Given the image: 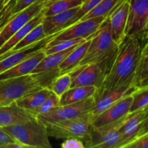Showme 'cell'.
I'll return each mask as SVG.
<instances>
[{
	"label": "cell",
	"instance_id": "4",
	"mask_svg": "<svg viewBox=\"0 0 148 148\" xmlns=\"http://www.w3.org/2000/svg\"><path fill=\"white\" fill-rule=\"evenodd\" d=\"M94 117L90 114L72 119L59 122L43 124L47 127L49 137L55 139L77 138L82 140L85 144L88 140L92 130Z\"/></svg>",
	"mask_w": 148,
	"mask_h": 148
},
{
	"label": "cell",
	"instance_id": "44",
	"mask_svg": "<svg viewBox=\"0 0 148 148\" xmlns=\"http://www.w3.org/2000/svg\"><path fill=\"white\" fill-rule=\"evenodd\" d=\"M73 1H82V3H83L84 1H86V0H73Z\"/></svg>",
	"mask_w": 148,
	"mask_h": 148
},
{
	"label": "cell",
	"instance_id": "9",
	"mask_svg": "<svg viewBox=\"0 0 148 148\" xmlns=\"http://www.w3.org/2000/svg\"><path fill=\"white\" fill-rule=\"evenodd\" d=\"M95 105V97L68 105L61 106L48 114L37 116V118L44 124L59 122L72 119L90 114Z\"/></svg>",
	"mask_w": 148,
	"mask_h": 148
},
{
	"label": "cell",
	"instance_id": "22",
	"mask_svg": "<svg viewBox=\"0 0 148 148\" xmlns=\"http://www.w3.org/2000/svg\"><path fill=\"white\" fill-rule=\"evenodd\" d=\"M97 88L95 86H79L70 88L60 97L61 105L75 103L93 96Z\"/></svg>",
	"mask_w": 148,
	"mask_h": 148
},
{
	"label": "cell",
	"instance_id": "39",
	"mask_svg": "<svg viewBox=\"0 0 148 148\" xmlns=\"http://www.w3.org/2000/svg\"><path fill=\"white\" fill-rule=\"evenodd\" d=\"M147 132H148V108L147 109V114H146L145 118V119L143 120V123H142L141 127H140V130H139V132H138V133H137V136H136L135 139L138 138V137H141V136L144 135V134H147ZM135 139H134V140H135Z\"/></svg>",
	"mask_w": 148,
	"mask_h": 148
},
{
	"label": "cell",
	"instance_id": "7",
	"mask_svg": "<svg viewBox=\"0 0 148 148\" xmlns=\"http://www.w3.org/2000/svg\"><path fill=\"white\" fill-rule=\"evenodd\" d=\"M126 36L148 40V0H130Z\"/></svg>",
	"mask_w": 148,
	"mask_h": 148
},
{
	"label": "cell",
	"instance_id": "28",
	"mask_svg": "<svg viewBox=\"0 0 148 148\" xmlns=\"http://www.w3.org/2000/svg\"><path fill=\"white\" fill-rule=\"evenodd\" d=\"M121 1V0H102L98 5L87 13L80 20L98 17H108L111 11Z\"/></svg>",
	"mask_w": 148,
	"mask_h": 148
},
{
	"label": "cell",
	"instance_id": "13",
	"mask_svg": "<svg viewBox=\"0 0 148 148\" xmlns=\"http://www.w3.org/2000/svg\"><path fill=\"white\" fill-rule=\"evenodd\" d=\"M132 103V96L131 93L124 95L107 109L94 117L92 127L94 128H98L124 118L130 114Z\"/></svg>",
	"mask_w": 148,
	"mask_h": 148
},
{
	"label": "cell",
	"instance_id": "12",
	"mask_svg": "<svg viewBox=\"0 0 148 148\" xmlns=\"http://www.w3.org/2000/svg\"><path fill=\"white\" fill-rule=\"evenodd\" d=\"M130 0H121L107 17L114 41L119 46L126 38Z\"/></svg>",
	"mask_w": 148,
	"mask_h": 148
},
{
	"label": "cell",
	"instance_id": "16",
	"mask_svg": "<svg viewBox=\"0 0 148 148\" xmlns=\"http://www.w3.org/2000/svg\"><path fill=\"white\" fill-rule=\"evenodd\" d=\"M56 35V34L49 36L46 38L42 40L41 41L36 43V44L33 45L30 47H27L26 49H23V50L18 51H16L14 53H11L10 55L3 57L2 59H0V74L8 70L9 69L13 67V66H15L16 64L20 63V62L23 61L24 59L35 54L39 50L43 49L46 46V44L53 38V37Z\"/></svg>",
	"mask_w": 148,
	"mask_h": 148
},
{
	"label": "cell",
	"instance_id": "27",
	"mask_svg": "<svg viewBox=\"0 0 148 148\" xmlns=\"http://www.w3.org/2000/svg\"><path fill=\"white\" fill-rule=\"evenodd\" d=\"M148 85V56L142 55L131 85L133 89Z\"/></svg>",
	"mask_w": 148,
	"mask_h": 148
},
{
	"label": "cell",
	"instance_id": "25",
	"mask_svg": "<svg viewBox=\"0 0 148 148\" xmlns=\"http://www.w3.org/2000/svg\"><path fill=\"white\" fill-rule=\"evenodd\" d=\"M79 44H80V43H79ZM78 45L72 46V47L69 48V49L62 51L56 52V53L46 55V56L40 61V63L37 65V66L35 68V69L33 71L32 73H37V72H40V71L47 70V69L59 67V64L66 59V56H67L68 55L75 49V47L78 46Z\"/></svg>",
	"mask_w": 148,
	"mask_h": 148
},
{
	"label": "cell",
	"instance_id": "41",
	"mask_svg": "<svg viewBox=\"0 0 148 148\" xmlns=\"http://www.w3.org/2000/svg\"><path fill=\"white\" fill-rule=\"evenodd\" d=\"M142 55H144V56H148V40L146 42L144 47H143V51H142Z\"/></svg>",
	"mask_w": 148,
	"mask_h": 148
},
{
	"label": "cell",
	"instance_id": "43",
	"mask_svg": "<svg viewBox=\"0 0 148 148\" xmlns=\"http://www.w3.org/2000/svg\"><path fill=\"white\" fill-rule=\"evenodd\" d=\"M53 1V0H44V2L47 3V2H49V1Z\"/></svg>",
	"mask_w": 148,
	"mask_h": 148
},
{
	"label": "cell",
	"instance_id": "10",
	"mask_svg": "<svg viewBox=\"0 0 148 148\" xmlns=\"http://www.w3.org/2000/svg\"><path fill=\"white\" fill-rule=\"evenodd\" d=\"M107 17H98L79 20L57 33L50 42L54 43L69 39H88L92 38L102 27Z\"/></svg>",
	"mask_w": 148,
	"mask_h": 148
},
{
	"label": "cell",
	"instance_id": "29",
	"mask_svg": "<svg viewBox=\"0 0 148 148\" xmlns=\"http://www.w3.org/2000/svg\"><path fill=\"white\" fill-rule=\"evenodd\" d=\"M31 75L40 88L50 89L53 82L59 75H61V73L59 68L56 67L40 71L37 73H32Z\"/></svg>",
	"mask_w": 148,
	"mask_h": 148
},
{
	"label": "cell",
	"instance_id": "18",
	"mask_svg": "<svg viewBox=\"0 0 148 148\" xmlns=\"http://www.w3.org/2000/svg\"><path fill=\"white\" fill-rule=\"evenodd\" d=\"M35 116L20 108L16 102L8 106H0V127L23 123L35 118Z\"/></svg>",
	"mask_w": 148,
	"mask_h": 148
},
{
	"label": "cell",
	"instance_id": "14",
	"mask_svg": "<svg viewBox=\"0 0 148 148\" xmlns=\"http://www.w3.org/2000/svg\"><path fill=\"white\" fill-rule=\"evenodd\" d=\"M80 6L69 9L55 15L44 17L42 21L43 30L47 36L57 34L66 27L79 21L78 11Z\"/></svg>",
	"mask_w": 148,
	"mask_h": 148
},
{
	"label": "cell",
	"instance_id": "33",
	"mask_svg": "<svg viewBox=\"0 0 148 148\" xmlns=\"http://www.w3.org/2000/svg\"><path fill=\"white\" fill-rule=\"evenodd\" d=\"M71 88V77L69 73L61 75L56 78L51 86L50 90L60 98Z\"/></svg>",
	"mask_w": 148,
	"mask_h": 148
},
{
	"label": "cell",
	"instance_id": "15",
	"mask_svg": "<svg viewBox=\"0 0 148 148\" xmlns=\"http://www.w3.org/2000/svg\"><path fill=\"white\" fill-rule=\"evenodd\" d=\"M148 108V107H147ZM147 108L133 113H130L119 129L121 143L119 148H124L126 145L135 139L143 120L145 118Z\"/></svg>",
	"mask_w": 148,
	"mask_h": 148
},
{
	"label": "cell",
	"instance_id": "36",
	"mask_svg": "<svg viewBox=\"0 0 148 148\" xmlns=\"http://www.w3.org/2000/svg\"><path fill=\"white\" fill-rule=\"evenodd\" d=\"M124 148H148V132L132 141Z\"/></svg>",
	"mask_w": 148,
	"mask_h": 148
},
{
	"label": "cell",
	"instance_id": "23",
	"mask_svg": "<svg viewBox=\"0 0 148 148\" xmlns=\"http://www.w3.org/2000/svg\"><path fill=\"white\" fill-rule=\"evenodd\" d=\"M47 37H49V36H46V33H45L42 23H40L37 26H36L34 28L32 29L11 50H10L8 52L4 53V54L0 56V59H2L4 56H8V55H10L11 53H14V52L23 50V49H26L27 47H30V46L41 41L42 40L46 38Z\"/></svg>",
	"mask_w": 148,
	"mask_h": 148
},
{
	"label": "cell",
	"instance_id": "24",
	"mask_svg": "<svg viewBox=\"0 0 148 148\" xmlns=\"http://www.w3.org/2000/svg\"><path fill=\"white\" fill-rule=\"evenodd\" d=\"M52 93L53 92L49 88H42L19 98L15 102L19 107L30 111L40 106Z\"/></svg>",
	"mask_w": 148,
	"mask_h": 148
},
{
	"label": "cell",
	"instance_id": "40",
	"mask_svg": "<svg viewBox=\"0 0 148 148\" xmlns=\"http://www.w3.org/2000/svg\"><path fill=\"white\" fill-rule=\"evenodd\" d=\"M0 148H27V147L19 143H10L0 145Z\"/></svg>",
	"mask_w": 148,
	"mask_h": 148
},
{
	"label": "cell",
	"instance_id": "2",
	"mask_svg": "<svg viewBox=\"0 0 148 148\" xmlns=\"http://www.w3.org/2000/svg\"><path fill=\"white\" fill-rule=\"evenodd\" d=\"M17 143L27 148H51L46 126L37 117L23 123L2 127Z\"/></svg>",
	"mask_w": 148,
	"mask_h": 148
},
{
	"label": "cell",
	"instance_id": "5",
	"mask_svg": "<svg viewBox=\"0 0 148 148\" xmlns=\"http://www.w3.org/2000/svg\"><path fill=\"white\" fill-rule=\"evenodd\" d=\"M42 89L32 75L0 79V106H8L19 98Z\"/></svg>",
	"mask_w": 148,
	"mask_h": 148
},
{
	"label": "cell",
	"instance_id": "26",
	"mask_svg": "<svg viewBox=\"0 0 148 148\" xmlns=\"http://www.w3.org/2000/svg\"><path fill=\"white\" fill-rule=\"evenodd\" d=\"M82 2L80 1L53 0V1L45 3L41 12L43 14V17H49V16L59 14L74 7H79L82 5Z\"/></svg>",
	"mask_w": 148,
	"mask_h": 148
},
{
	"label": "cell",
	"instance_id": "34",
	"mask_svg": "<svg viewBox=\"0 0 148 148\" xmlns=\"http://www.w3.org/2000/svg\"><path fill=\"white\" fill-rule=\"evenodd\" d=\"M38 0H14V4L12 6L10 10V19L12 16H14V14L20 12L22 10H25V9L28 7L29 6H30L31 4H33V3H35Z\"/></svg>",
	"mask_w": 148,
	"mask_h": 148
},
{
	"label": "cell",
	"instance_id": "30",
	"mask_svg": "<svg viewBox=\"0 0 148 148\" xmlns=\"http://www.w3.org/2000/svg\"><path fill=\"white\" fill-rule=\"evenodd\" d=\"M132 103L130 113L145 109L148 107V85L134 89L131 93Z\"/></svg>",
	"mask_w": 148,
	"mask_h": 148
},
{
	"label": "cell",
	"instance_id": "37",
	"mask_svg": "<svg viewBox=\"0 0 148 148\" xmlns=\"http://www.w3.org/2000/svg\"><path fill=\"white\" fill-rule=\"evenodd\" d=\"M62 148H85V144L82 140L77 138H67L61 144Z\"/></svg>",
	"mask_w": 148,
	"mask_h": 148
},
{
	"label": "cell",
	"instance_id": "8",
	"mask_svg": "<svg viewBox=\"0 0 148 148\" xmlns=\"http://www.w3.org/2000/svg\"><path fill=\"white\" fill-rule=\"evenodd\" d=\"M128 115V114H127ZM127 115L116 121L106 124L91 131L85 147L88 148H119L121 135L119 129L127 119Z\"/></svg>",
	"mask_w": 148,
	"mask_h": 148
},
{
	"label": "cell",
	"instance_id": "42",
	"mask_svg": "<svg viewBox=\"0 0 148 148\" xmlns=\"http://www.w3.org/2000/svg\"><path fill=\"white\" fill-rule=\"evenodd\" d=\"M12 1V0H3L2 1V4H1V9L0 10H1V9L4 8V7H6V6L8 5L9 4H10L11 1Z\"/></svg>",
	"mask_w": 148,
	"mask_h": 148
},
{
	"label": "cell",
	"instance_id": "21",
	"mask_svg": "<svg viewBox=\"0 0 148 148\" xmlns=\"http://www.w3.org/2000/svg\"><path fill=\"white\" fill-rule=\"evenodd\" d=\"M43 14L40 12L38 14L32 18L28 23H26L23 27L20 29L18 31L16 32L13 36H12L2 46L0 47V56L4 54L9 51L11 50L15 45H17L32 29L34 28L36 26L42 23L43 19Z\"/></svg>",
	"mask_w": 148,
	"mask_h": 148
},
{
	"label": "cell",
	"instance_id": "1",
	"mask_svg": "<svg viewBox=\"0 0 148 148\" xmlns=\"http://www.w3.org/2000/svg\"><path fill=\"white\" fill-rule=\"evenodd\" d=\"M145 43L138 38L126 36L119 46L114 62L95 96L122 87L131 88Z\"/></svg>",
	"mask_w": 148,
	"mask_h": 148
},
{
	"label": "cell",
	"instance_id": "32",
	"mask_svg": "<svg viewBox=\"0 0 148 148\" xmlns=\"http://www.w3.org/2000/svg\"><path fill=\"white\" fill-rule=\"evenodd\" d=\"M61 106L62 105H61L60 98L53 92L40 106L28 112L35 116H37L39 115L48 114Z\"/></svg>",
	"mask_w": 148,
	"mask_h": 148
},
{
	"label": "cell",
	"instance_id": "17",
	"mask_svg": "<svg viewBox=\"0 0 148 148\" xmlns=\"http://www.w3.org/2000/svg\"><path fill=\"white\" fill-rule=\"evenodd\" d=\"M45 56L46 53L43 51V49H40L35 54L29 56L28 58L20 62L13 67L0 74V79L19 77L30 75Z\"/></svg>",
	"mask_w": 148,
	"mask_h": 148
},
{
	"label": "cell",
	"instance_id": "38",
	"mask_svg": "<svg viewBox=\"0 0 148 148\" xmlns=\"http://www.w3.org/2000/svg\"><path fill=\"white\" fill-rule=\"evenodd\" d=\"M10 143H17L12 136L6 132L3 128L0 127V145Z\"/></svg>",
	"mask_w": 148,
	"mask_h": 148
},
{
	"label": "cell",
	"instance_id": "20",
	"mask_svg": "<svg viewBox=\"0 0 148 148\" xmlns=\"http://www.w3.org/2000/svg\"><path fill=\"white\" fill-rule=\"evenodd\" d=\"M92 38H88L82 43L78 45L75 49L68 55L66 59L59 64V68L61 75L69 73L75 68L79 66V63L85 56L88 49Z\"/></svg>",
	"mask_w": 148,
	"mask_h": 148
},
{
	"label": "cell",
	"instance_id": "6",
	"mask_svg": "<svg viewBox=\"0 0 148 148\" xmlns=\"http://www.w3.org/2000/svg\"><path fill=\"white\" fill-rule=\"evenodd\" d=\"M113 62L79 65L69 73L71 77V88L95 86L97 89L100 88Z\"/></svg>",
	"mask_w": 148,
	"mask_h": 148
},
{
	"label": "cell",
	"instance_id": "19",
	"mask_svg": "<svg viewBox=\"0 0 148 148\" xmlns=\"http://www.w3.org/2000/svg\"><path fill=\"white\" fill-rule=\"evenodd\" d=\"M134 89L130 87H122L114 90L103 93L98 96L95 97V105L92 108L90 114L92 116L95 117L111 106L113 103L121 99L124 95L132 93Z\"/></svg>",
	"mask_w": 148,
	"mask_h": 148
},
{
	"label": "cell",
	"instance_id": "11",
	"mask_svg": "<svg viewBox=\"0 0 148 148\" xmlns=\"http://www.w3.org/2000/svg\"><path fill=\"white\" fill-rule=\"evenodd\" d=\"M44 4V0H38L28 7L12 16L0 28V47L32 18L41 12Z\"/></svg>",
	"mask_w": 148,
	"mask_h": 148
},
{
	"label": "cell",
	"instance_id": "35",
	"mask_svg": "<svg viewBox=\"0 0 148 148\" xmlns=\"http://www.w3.org/2000/svg\"><path fill=\"white\" fill-rule=\"evenodd\" d=\"M101 1L102 0H86V1H84L79 7V11H78V14H79L80 20L87 13H88L91 10H92L95 6L98 5Z\"/></svg>",
	"mask_w": 148,
	"mask_h": 148
},
{
	"label": "cell",
	"instance_id": "31",
	"mask_svg": "<svg viewBox=\"0 0 148 148\" xmlns=\"http://www.w3.org/2000/svg\"><path fill=\"white\" fill-rule=\"evenodd\" d=\"M86 40H88V39L73 38L69 39V40H60V41L54 42V43H51V42L49 41L46 44V46L43 48V50L45 52V53H46V55H49L51 54V53L66 50V49H69V48L72 47V46H76V45L79 44V43H82V42H84Z\"/></svg>",
	"mask_w": 148,
	"mask_h": 148
},
{
	"label": "cell",
	"instance_id": "3",
	"mask_svg": "<svg viewBox=\"0 0 148 148\" xmlns=\"http://www.w3.org/2000/svg\"><path fill=\"white\" fill-rule=\"evenodd\" d=\"M119 49L114 41L107 19L92 37L85 56L79 65L90 63L113 62Z\"/></svg>",
	"mask_w": 148,
	"mask_h": 148
},
{
	"label": "cell",
	"instance_id": "45",
	"mask_svg": "<svg viewBox=\"0 0 148 148\" xmlns=\"http://www.w3.org/2000/svg\"><path fill=\"white\" fill-rule=\"evenodd\" d=\"M2 1H3V0H0V9H1V4H2Z\"/></svg>",
	"mask_w": 148,
	"mask_h": 148
}]
</instances>
